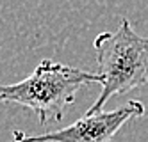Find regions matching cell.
<instances>
[{
	"label": "cell",
	"mask_w": 148,
	"mask_h": 142,
	"mask_svg": "<svg viewBox=\"0 0 148 142\" xmlns=\"http://www.w3.org/2000/svg\"><path fill=\"white\" fill-rule=\"evenodd\" d=\"M89 84H102V76L45 59L25 80L0 85V101L29 108L38 114L41 126H47L59 123L64 108L75 101L77 91Z\"/></svg>",
	"instance_id": "obj_1"
},
{
	"label": "cell",
	"mask_w": 148,
	"mask_h": 142,
	"mask_svg": "<svg viewBox=\"0 0 148 142\" xmlns=\"http://www.w3.org/2000/svg\"><path fill=\"white\" fill-rule=\"evenodd\" d=\"M93 46L102 76V92L86 114L102 112L112 96L125 94L148 82V36L136 34L127 18L116 30L98 34Z\"/></svg>",
	"instance_id": "obj_2"
},
{
	"label": "cell",
	"mask_w": 148,
	"mask_h": 142,
	"mask_svg": "<svg viewBox=\"0 0 148 142\" xmlns=\"http://www.w3.org/2000/svg\"><path fill=\"white\" fill-rule=\"evenodd\" d=\"M141 116H145V105L130 100L116 110L86 114L73 124L43 135H27L16 130L13 139L14 142H111L123 124Z\"/></svg>",
	"instance_id": "obj_3"
}]
</instances>
